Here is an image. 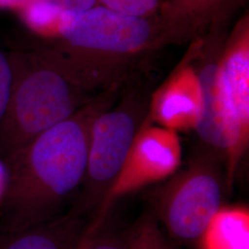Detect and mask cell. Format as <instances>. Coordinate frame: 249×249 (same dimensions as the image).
Wrapping results in <instances>:
<instances>
[{
  "label": "cell",
  "instance_id": "5bb4252c",
  "mask_svg": "<svg viewBox=\"0 0 249 249\" xmlns=\"http://www.w3.org/2000/svg\"><path fill=\"white\" fill-rule=\"evenodd\" d=\"M115 12L125 16L137 17L142 16L154 9L158 0H100Z\"/></svg>",
  "mask_w": 249,
  "mask_h": 249
},
{
  "label": "cell",
  "instance_id": "7c38bea8",
  "mask_svg": "<svg viewBox=\"0 0 249 249\" xmlns=\"http://www.w3.org/2000/svg\"><path fill=\"white\" fill-rule=\"evenodd\" d=\"M64 7L59 0H30L19 10L22 19L36 32H47L54 25L58 29Z\"/></svg>",
  "mask_w": 249,
  "mask_h": 249
},
{
  "label": "cell",
  "instance_id": "d6986e66",
  "mask_svg": "<svg viewBox=\"0 0 249 249\" xmlns=\"http://www.w3.org/2000/svg\"><path fill=\"white\" fill-rule=\"evenodd\" d=\"M5 179H6L5 165H0V196L2 195V192H3V189H4Z\"/></svg>",
  "mask_w": 249,
  "mask_h": 249
},
{
  "label": "cell",
  "instance_id": "4fadbf2b",
  "mask_svg": "<svg viewBox=\"0 0 249 249\" xmlns=\"http://www.w3.org/2000/svg\"><path fill=\"white\" fill-rule=\"evenodd\" d=\"M156 217L147 215L127 236V249H169Z\"/></svg>",
  "mask_w": 249,
  "mask_h": 249
},
{
  "label": "cell",
  "instance_id": "6da1fadb",
  "mask_svg": "<svg viewBox=\"0 0 249 249\" xmlns=\"http://www.w3.org/2000/svg\"><path fill=\"white\" fill-rule=\"evenodd\" d=\"M97 114L77 112L4 160L0 232L46 223L71 209L85 175L89 131Z\"/></svg>",
  "mask_w": 249,
  "mask_h": 249
},
{
  "label": "cell",
  "instance_id": "ffe728a7",
  "mask_svg": "<svg viewBox=\"0 0 249 249\" xmlns=\"http://www.w3.org/2000/svg\"><path fill=\"white\" fill-rule=\"evenodd\" d=\"M90 233H91V231H88V233H87V235L85 236V238L83 239V241L81 242V244H80V247H79V249H86L87 248V245H88V242H89V236H90Z\"/></svg>",
  "mask_w": 249,
  "mask_h": 249
},
{
  "label": "cell",
  "instance_id": "ac0fdd59",
  "mask_svg": "<svg viewBox=\"0 0 249 249\" xmlns=\"http://www.w3.org/2000/svg\"><path fill=\"white\" fill-rule=\"evenodd\" d=\"M30 0H0V9H17L21 10Z\"/></svg>",
  "mask_w": 249,
  "mask_h": 249
},
{
  "label": "cell",
  "instance_id": "277c9868",
  "mask_svg": "<svg viewBox=\"0 0 249 249\" xmlns=\"http://www.w3.org/2000/svg\"><path fill=\"white\" fill-rule=\"evenodd\" d=\"M218 160L209 149L199 153L159 192L157 214L176 240L198 242L223 208L227 186Z\"/></svg>",
  "mask_w": 249,
  "mask_h": 249
},
{
  "label": "cell",
  "instance_id": "ba28073f",
  "mask_svg": "<svg viewBox=\"0 0 249 249\" xmlns=\"http://www.w3.org/2000/svg\"><path fill=\"white\" fill-rule=\"evenodd\" d=\"M91 223L87 216L70 210L46 223L0 232V249H78Z\"/></svg>",
  "mask_w": 249,
  "mask_h": 249
},
{
  "label": "cell",
  "instance_id": "5b68a950",
  "mask_svg": "<svg viewBox=\"0 0 249 249\" xmlns=\"http://www.w3.org/2000/svg\"><path fill=\"white\" fill-rule=\"evenodd\" d=\"M200 96L195 130L207 149L226 161L227 187L230 189L234 175L249 144L245 142L240 124L232 105L223 69L209 65L197 78Z\"/></svg>",
  "mask_w": 249,
  "mask_h": 249
},
{
  "label": "cell",
  "instance_id": "44dd1931",
  "mask_svg": "<svg viewBox=\"0 0 249 249\" xmlns=\"http://www.w3.org/2000/svg\"><path fill=\"white\" fill-rule=\"evenodd\" d=\"M169 249H172V248H171V247H169Z\"/></svg>",
  "mask_w": 249,
  "mask_h": 249
},
{
  "label": "cell",
  "instance_id": "8fae6325",
  "mask_svg": "<svg viewBox=\"0 0 249 249\" xmlns=\"http://www.w3.org/2000/svg\"><path fill=\"white\" fill-rule=\"evenodd\" d=\"M200 106V96L193 98L181 90H171L160 103V122L171 130L182 127H194Z\"/></svg>",
  "mask_w": 249,
  "mask_h": 249
},
{
  "label": "cell",
  "instance_id": "3957f363",
  "mask_svg": "<svg viewBox=\"0 0 249 249\" xmlns=\"http://www.w3.org/2000/svg\"><path fill=\"white\" fill-rule=\"evenodd\" d=\"M142 127L127 110L98 113L92 120L85 175L71 210L87 216L97 228L105 223L108 198Z\"/></svg>",
  "mask_w": 249,
  "mask_h": 249
},
{
  "label": "cell",
  "instance_id": "2e32d148",
  "mask_svg": "<svg viewBox=\"0 0 249 249\" xmlns=\"http://www.w3.org/2000/svg\"><path fill=\"white\" fill-rule=\"evenodd\" d=\"M103 226V225H102ZM102 226L99 229L91 228V233L86 249H127V237L113 232L102 231Z\"/></svg>",
  "mask_w": 249,
  "mask_h": 249
},
{
  "label": "cell",
  "instance_id": "e0dca14e",
  "mask_svg": "<svg viewBox=\"0 0 249 249\" xmlns=\"http://www.w3.org/2000/svg\"><path fill=\"white\" fill-rule=\"evenodd\" d=\"M65 9L74 11H84L91 9L96 0H59Z\"/></svg>",
  "mask_w": 249,
  "mask_h": 249
},
{
  "label": "cell",
  "instance_id": "8992f818",
  "mask_svg": "<svg viewBox=\"0 0 249 249\" xmlns=\"http://www.w3.org/2000/svg\"><path fill=\"white\" fill-rule=\"evenodd\" d=\"M58 32L74 47L127 52L145 44L150 26L142 18L98 7L84 11L64 9Z\"/></svg>",
  "mask_w": 249,
  "mask_h": 249
},
{
  "label": "cell",
  "instance_id": "9a60e30c",
  "mask_svg": "<svg viewBox=\"0 0 249 249\" xmlns=\"http://www.w3.org/2000/svg\"><path fill=\"white\" fill-rule=\"evenodd\" d=\"M13 81V70L9 53L0 48V125L9 106Z\"/></svg>",
  "mask_w": 249,
  "mask_h": 249
},
{
  "label": "cell",
  "instance_id": "9c48e42d",
  "mask_svg": "<svg viewBox=\"0 0 249 249\" xmlns=\"http://www.w3.org/2000/svg\"><path fill=\"white\" fill-rule=\"evenodd\" d=\"M198 243L201 249H249V209L222 208Z\"/></svg>",
  "mask_w": 249,
  "mask_h": 249
},
{
  "label": "cell",
  "instance_id": "7a4b0ae2",
  "mask_svg": "<svg viewBox=\"0 0 249 249\" xmlns=\"http://www.w3.org/2000/svg\"><path fill=\"white\" fill-rule=\"evenodd\" d=\"M13 81L0 125V158L19 149L77 113L78 82L69 72L43 64L33 54H9Z\"/></svg>",
  "mask_w": 249,
  "mask_h": 249
},
{
  "label": "cell",
  "instance_id": "30bf717a",
  "mask_svg": "<svg viewBox=\"0 0 249 249\" xmlns=\"http://www.w3.org/2000/svg\"><path fill=\"white\" fill-rule=\"evenodd\" d=\"M223 69L245 142H249V56L248 51L232 53Z\"/></svg>",
  "mask_w": 249,
  "mask_h": 249
},
{
  "label": "cell",
  "instance_id": "52a82bcc",
  "mask_svg": "<svg viewBox=\"0 0 249 249\" xmlns=\"http://www.w3.org/2000/svg\"><path fill=\"white\" fill-rule=\"evenodd\" d=\"M180 160L181 146L175 130L142 127L108 198L106 215L113 200L146 184L169 177L177 171Z\"/></svg>",
  "mask_w": 249,
  "mask_h": 249
}]
</instances>
